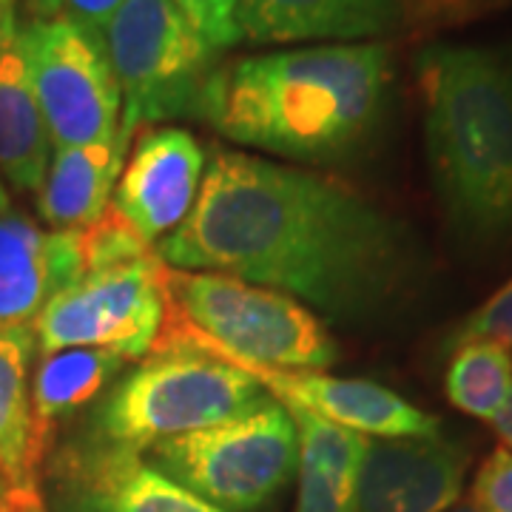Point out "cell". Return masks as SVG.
I'll list each match as a JSON object with an SVG mask.
<instances>
[{"label":"cell","instance_id":"cell-30","mask_svg":"<svg viewBox=\"0 0 512 512\" xmlns=\"http://www.w3.org/2000/svg\"><path fill=\"white\" fill-rule=\"evenodd\" d=\"M0 512H15V498H12V487L0 478Z\"/></svg>","mask_w":512,"mask_h":512},{"label":"cell","instance_id":"cell-20","mask_svg":"<svg viewBox=\"0 0 512 512\" xmlns=\"http://www.w3.org/2000/svg\"><path fill=\"white\" fill-rule=\"evenodd\" d=\"M126 359L100 348H69L46 353L32 376V416L37 450L52 453L60 421L97 402L120 379Z\"/></svg>","mask_w":512,"mask_h":512},{"label":"cell","instance_id":"cell-6","mask_svg":"<svg viewBox=\"0 0 512 512\" xmlns=\"http://www.w3.org/2000/svg\"><path fill=\"white\" fill-rule=\"evenodd\" d=\"M146 458L222 512H256L296 476L299 433L291 410L268 396L242 416L160 441Z\"/></svg>","mask_w":512,"mask_h":512},{"label":"cell","instance_id":"cell-26","mask_svg":"<svg viewBox=\"0 0 512 512\" xmlns=\"http://www.w3.org/2000/svg\"><path fill=\"white\" fill-rule=\"evenodd\" d=\"M29 18L72 20L89 29H103L109 18L123 6V0H23Z\"/></svg>","mask_w":512,"mask_h":512},{"label":"cell","instance_id":"cell-24","mask_svg":"<svg viewBox=\"0 0 512 512\" xmlns=\"http://www.w3.org/2000/svg\"><path fill=\"white\" fill-rule=\"evenodd\" d=\"M470 339H490L512 353V279L458 325L447 348H456Z\"/></svg>","mask_w":512,"mask_h":512},{"label":"cell","instance_id":"cell-16","mask_svg":"<svg viewBox=\"0 0 512 512\" xmlns=\"http://www.w3.org/2000/svg\"><path fill=\"white\" fill-rule=\"evenodd\" d=\"M134 134L120 128L111 143L55 148L37 191V214L52 231L77 234L109 211Z\"/></svg>","mask_w":512,"mask_h":512},{"label":"cell","instance_id":"cell-32","mask_svg":"<svg viewBox=\"0 0 512 512\" xmlns=\"http://www.w3.org/2000/svg\"><path fill=\"white\" fill-rule=\"evenodd\" d=\"M447 512H481V510H478L473 501H458L456 507H453V510H447Z\"/></svg>","mask_w":512,"mask_h":512},{"label":"cell","instance_id":"cell-9","mask_svg":"<svg viewBox=\"0 0 512 512\" xmlns=\"http://www.w3.org/2000/svg\"><path fill=\"white\" fill-rule=\"evenodd\" d=\"M163 259L157 254L86 271L35 319L37 350L100 348L146 359L165 328Z\"/></svg>","mask_w":512,"mask_h":512},{"label":"cell","instance_id":"cell-1","mask_svg":"<svg viewBox=\"0 0 512 512\" xmlns=\"http://www.w3.org/2000/svg\"><path fill=\"white\" fill-rule=\"evenodd\" d=\"M168 268L208 271L288 293L319 319L370 322L419 276L402 222L350 185L217 148L188 220L163 239Z\"/></svg>","mask_w":512,"mask_h":512},{"label":"cell","instance_id":"cell-27","mask_svg":"<svg viewBox=\"0 0 512 512\" xmlns=\"http://www.w3.org/2000/svg\"><path fill=\"white\" fill-rule=\"evenodd\" d=\"M18 3L20 0H0V52L18 40Z\"/></svg>","mask_w":512,"mask_h":512},{"label":"cell","instance_id":"cell-23","mask_svg":"<svg viewBox=\"0 0 512 512\" xmlns=\"http://www.w3.org/2000/svg\"><path fill=\"white\" fill-rule=\"evenodd\" d=\"M188 26L220 55L242 43L239 0H171Z\"/></svg>","mask_w":512,"mask_h":512},{"label":"cell","instance_id":"cell-21","mask_svg":"<svg viewBox=\"0 0 512 512\" xmlns=\"http://www.w3.org/2000/svg\"><path fill=\"white\" fill-rule=\"evenodd\" d=\"M453 350L444 376V393L453 407L473 419L490 421L512 396V353L490 339H470Z\"/></svg>","mask_w":512,"mask_h":512},{"label":"cell","instance_id":"cell-7","mask_svg":"<svg viewBox=\"0 0 512 512\" xmlns=\"http://www.w3.org/2000/svg\"><path fill=\"white\" fill-rule=\"evenodd\" d=\"M100 35L123 94L120 128L137 134L140 128L200 117L217 52L171 0H123Z\"/></svg>","mask_w":512,"mask_h":512},{"label":"cell","instance_id":"cell-5","mask_svg":"<svg viewBox=\"0 0 512 512\" xmlns=\"http://www.w3.org/2000/svg\"><path fill=\"white\" fill-rule=\"evenodd\" d=\"M163 288L168 313L160 339L217 348L242 362L282 370H322L339 359L322 319L288 293L168 265Z\"/></svg>","mask_w":512,"mask_h":512},{"label":"cell","instance_id":"cell-31","mask_svg":"<svg viewBox=\"0 0 512 512\" xmlns=\"http://www.w3.org/2000/svg\"><path fill=\"white\" fill-rule=\"evenodd\" d=\"M9 211H12V200H9L6 185H3V177H0V217H3V214H9Z\"/></svg>","mask_w":512,"mask_h":512},{"label":"cell","instance_id":"cell-29","mask_svg":"<svg viewBox=\"0 0 512 512\" xmlns=\"http://www.w3.org/2000/svg\"><path fill=\"white\" fill-rule=\"evenodd\" d=\"M493 430L498 433V439H501V444H504V450H510L512 453V396H510V402H507V407L498 413V419L493 421Z\"/></svg>","mask_w":512,"mask_h":512},{"label":"cell","instance_id":"cell-18","mask_svg":"<svg viewBox=\"0 0 512 512\" xmlns=\"http://www.w3.org/2000/svg\"><path fill=\"white\" fill-rule=\"evenodd\" d=\"M52 154L55 146L18 37L0 52V177L23 194H37Z\"/></svg>","mask_w":512,"mask_h":512},{"label":"cell","instance_id":"cell-11","mask_svg":"<svg viewBox=\"0 0 512 512\" xmlns=\"http://www.w3.org/2000/svg\"><path fill=\"white\" fill-rule=\"evenodd\" d=\"M160 342L205 350L222 362L239 367L242 373H248L268 396H274L276 402H282L285 407L348 427L367 439H404V436L439 433V419H433L430 413H424L421 407L410 404L384 384L367 382V379H342V376H330L319 370H282V367L254 365L217 348L191 345L180 339H160Z\"/></svg>","mask_w":512,"mask_h":512},{"label":"cell","instance_id":"cell-28","mask_svg":"<svg viewBox=\"0 0 512 512\" xmlns=\"http://www.w3.org/2000/svg\"><path fill=\"white\" fill-rule=\"evenodd\" d=\"M15 512H52L46 507L43 490H12Z\"/></svg>","mask_w":512,"mask_h":512},{"label":"cell","instance_id":"cell-4","mask_svg":"<svg viewBox=\"0 0 512 512\" xmlns=\"http://www.w3.org/2000/svg\"><path fill=\"white\" fill-rule=\"evenodd\" d=\"M265 399L239 367L205 350L157 342L94 402L80 436L146 456L160 441L242 416Z\"/></svg>","mask_w":512,"mask_h":512},{"label":"cell","instance_id":"cell-17","mask_svg":"<svg viewBox=\"0 0 512 512\" xmlns=\"http://www.w3.org/2000/svg\"><path fill=\"white\" fill-rule=\"evenodd\" d=\"M291 416L299 433L293 512H356L367 436L302 410H291Z\"/></svg>","mask_w":512,"mask_h":512},{"label":"cell","instance_id":"cell-13","mask_svg":"<svg viewBox=\"0 0 512 512\" xmlns=\"http://www.w3.org/2000/svg\"><path fill=\"white\" fill-rule=\"evenodd\" d=\"M467 467V450L441 433L367 439L356 512L453 510L461 498Z\"/></svg>","mask_w":512,"mask_h":512},{"label":"cell","instance_id":"cell-8","mask_svg":"<svg viewBox=\"0 0 512 512\" xmlns=\"http://www.w3.org/2000/svg\"><path fill=\"white\" fill-rule=\"evenodd\" d=\"M18 37L52 146L111 143L120 131L123 94L100 29L29 18Z\"/></svg>","mask_w":512,"mask_h":512},{"label":"cell","instance_id":"cell-19","mask_svg":"<svg viewBox=\"0 0 512 512\" xmlns=\"http://www.w3.org/2000/svg\"><path fill=\"white\" fill-rule=\"evenodd\" d=\"M35 328L0 330V478L12 490H40L46 458L37 450L32 416Z\"/></svg>","mask_w":512,"mask_h":512},{"label":"cell","instance_id":"cell-15","mask_svg":"<svg viewBox=\"0 0 512 512\" xmlns=\"http://www.w3.org/2000/svg\"><path fill=\"white\" fill-rule=\"evenodd\" d=\"M239 29L256 46L379 43L404 29V0H239Z\"/></svg>","mask_w":512,"mask_h":512},{"label":"cell","instance_id":"cell-10","mask_svg":"<svg viewBox=\"0 0 512 512\" xmlns=\"http://www.w3.org/2000/svg\"><path fill=\"white\" fill-rule=\"evenodd\" d=\"M43 478L52 512H222L160 473L143 453L86 436L49 453Z\"/></svg>","mask_w":512,"mask_h":512},{"label":"cell","instance_id":"cell-2","mask_svg":"<svg viewBox=\"0 0 512 512\" xmlns=\"http://www.w3.org/2000/svg\"><path fill=\"white\" fill-rule=\"evenodd\" d=\"M384 43H319L217 63L200 120L237 146L328 165L370 143L390 103Z\"/></svg>","mask_w":512,"mask_h":512},{"label":"cell","instance_id":"cell-3","mask_svg":"<svg viewBox=\"0 0 512 512\" xmlns=\"http://www.w3.org/2000/svg\"><path fill=\"white\" fill-rule=\"evenodd\" d=\"M424 151L441 211L458 237H512V52L424 46L416 60Z\"/></svg>","mask_w":512,"mask_h":512},{"label":"cell","instance_id":"cell-12","mask_svg":"<svg viewBox=\"0 0 512 512\" xmlns=\"http://www.w3.org/2000/svg\"><path fill=\"white\" fill-rule=\"evenodd\" d=\"M208 157L191 131L177 126L140 128L111 208L157 248L194 211Z\"/></svg>","mask_w":512,"mask_h":512},{"label":"cell","instance_id":"cell-25","mask_svg":"<svg viewBox=\"0 0 512 512\" xmlns=\"http://www.w3.org/2000/svg\"><path fill=\"white\" fill-rule=\"evenodd\" d=\"M481 512H512V453L498 447L478 467L473 498Z\"/></svg>","mask_w":512,"mask_h":512},{"label":"cell","instance_id":"cell-14","mask_svg":"<svg viewBox=\"0 0 512 512\" xmlns=\"http://www.w3.org/2000/svg\"><path fill=\"white\" fill-rule=\"evenodd\" d=\"M83 274L80 231L40 228L15 211L0 217V330L35 325L40 311Z\"/></svg>","mask_w":512,"mask_h":512},{"label":"cell","instance_id":"cell-22","mask_svg":"<svg viewBox=\"0 0 512 512\" xmlns=\"http://www.w3.org/2000/svg\"><path fill=\"white\" fill-rule=\"evenodd\" d=\"M510 0H404V29L439 32L487 18L504 9Z\"/></svg>","mask_w":512,"mask_h":512}]
</instances>
